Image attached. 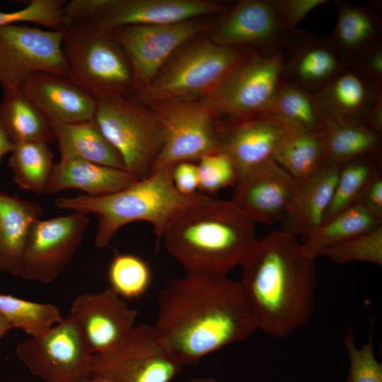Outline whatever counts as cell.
Wrapping results in <instances>:
<instances>
[{
    "label": "cell",
    "mask_w": 382,
    "mask_h": 382,
    "mask_svg": "<svg viewBox=\"0 0 382 382\" xmlns=\"http://www.w3.org/2000/svg\"><path fill=\"white\" fill-rule=\"evenodd\" d=\"M156 301V334L182 366L245 341L257 330L240 281L227 275L170 279Z\"/></svg>",
    "instance_id": "cell-1"
},
{
    "label": "cell",
    "mask_w": 382,
    "mask_h": 382,
    "mask_svg": "<svg viewBox=\"0 0 382 382\" xmlns=\"http://www.w3.org/2000/svg\"><path fill=\"white\" fill-rule=\"evenodd\" d=\"M16 355L45 382H78L90 377L92 354L69 317L42 335L20 342Z\"/></svg>",
    "instance_id": "cell-12"
},
{
    "label": "cell",
    "mask_w": 382,
    "mask_h": 382,
    "mask_svg": "<svg viewBox=\"0 0 382 382\" xmlns=\"http://www.w3.org/2000/svg\"><path fill=\"white\" fill-rule=\"evenodd\" d=\"M340 168L324 165L310 177L297 180L283 218L286 222L283 230L306 238L321 225L334 193Z\"/></svg>",
    "instance_id": "cell-22"
},
{
    "label": "cell",
    "mask_w": 382,
    "mask_h": 382,
    "mask_svg": "<svg viewBox=\"0 0 382 382\" xmlns=\"http://www.w3.org/2000/svg\"><path fill=\"white\" fill-rule=\"evenodd\" d=\"M217 2L203 0H72L65 12L70 20L91 19L111 31L131 25H165L224 13Z\"/></svg>",
    "instance_id": "cell-11"
},
{
    "label": "cell",
    "mask_w": 382,
    "mask_h": 382,
    "mask_svg": "<svg viewBox=\"0 0 382 382\" xmlns=\"http://www.w3.org/2000/svg\"><path fill=\"white\" fill-rule=\"evenodd\" d=\"M295 127L268 113L223 123L218 127L219 151L232 161L239 180L250 170L273 159L282 139Z\"/></svg>",
    "instance_id": "cell-19"
},
{
    "label": "cell",
    "mask_w": 382,
    "mask_h": 382,
    "mask_svg": "<svg viewBox=\"0 0 382 382\" xmlns=\"http://www.w3.org/2000/svg\"><path fill=\"white\" fill-rule=\"evenodd\" d=\"M47 144L38 141L14 144L8 166L21 187L37 194L45 193L54 166V154Z\"/></svg>",
    "instance_id": "cell-33"
},
{
    "label": "cell",
    "mask_w": 382,
    "mask_h": 382,
    "mask_svg": "<svg viewBox=\"0 0 382 382\" xmlns=\"http://www.w3.org/2000/svg\"><path fill=\"white\" fill-rule=\"evenodd\" d=\"M64 0H31L23 8L4 12L0 11V28L30 22L52 30H62L64 28L63 8Z\"/></svg>",
    "instance_id": "cell-38"
},
{
    "label": "cell",
    "mask_w": 382,
    "mask_h": 382,
    "mask_svg": "<svg viewBox=\"0 0 382 382\" xmlns=\"http://www.w3.org/2000/svg\"><path fill=\"white\" fill-rule=\"evenodd\" d=\"M14 147V143L8 138L0 120V164L2 158L11 153Z\"/></svg>",
    "instance_id": "cell-46"
},
{
    "label": "cell",
    "mask_w": 382,
    "mask_h": 382,
    "mask_svg": "<svg viewBox=\"0 0 382 382\" xmlns=\"http://www.w3.org/2000/svg\"><path fill=\"white\" fill-rule=\"evenodd\" d=\"M349 68L382 81V40L366 47L348 61Z\"/></svg>",
    "instance_id": "cell-42"
},
{
    "label": "cell",
    "mask_w": 382,
    "mask_h": 382,
    "mask_svg": "<svg viewBox=\"0 0 382 382\" xmlns=\"http://www.w3.org/2000/svg\"><path fill=\"white\" fill-rule=\"evenodd\" d=\"M359 203L372 216L382 221V173L369 184Z\"/></svg>",
    "instance_id": "cell-44"
},
{
    "label": "cell",
    "mask_w": 382,
    "mask_h": 382,
    "mask_svg": "<svg viewBox=\"0 0 382 382\" xmlns=\"http://www.w3.org/2000/svg\"><path fill=\"white\" fill-rule=\"evenodd\" d=\"M289 33L279 24L270 0H242L224 13L211 40L272 57L282 53Z\"/></svg>",
    "instance_id": "cell-16"
},
{
    "label": "cell",
    "mask_w": 382,
    "mask_h": 382,
    "mask_svg": "<svg viewBox=\"0 0 382 382\" xmlns=\"http://www.w3.org/2000/svg\"><path fill=\"white\" fill-rule=\"evenodd\" d=\"M382 225L359 203L323 223L302 243L304 251L316 260L327 248L347 241Z\"/></svg>",
    "instance_id": "cell-32"
},
{
    "label": "cell",
    "mask_w": 382,
    "mask_h": 382,
    "mask_svg": "<svg viewBox=\"0 0 382 382\" xmlns=\"http://www.w3.org/2000/svg\"><path fill=\"white\" fill-rule=\"evenodd\" d=\"M343 340L349 360V371L345 382H382V364L374 354V338L358 348L351 331H346Z\"/></svg>",
    "instance_id": "cell-39"
},
{
    "label": "cell",
    "mask_w": 382,
    "mask_h": 382,
    "mask_svg": "<svg viewBox=\"0 0 382 382\" xmlns=\"http://www.w3.org/2000/svg\"><path fill=\"white\" fill-rule=\"evenodd\" d=\"M182 366L161 344L153 325H135L110 349L92 355L90 376L106 382H170Z\"/></svg>",
    "instance_id": "cell-10"
},
{
    "label": "cell",
    "mask_w": 382,
    "mask_h": 382,
    "mask_svg": "<svg viewBox=\"0 0 382 382\" xmlns=\"http://www.w3.org/2000/svg\"><path fill=\"white\" fill-rule=\"evenodd\" d=\"M94 119L121 156L126 171L138 180L146 178L163 144L155 112L134 99L116 97L97 100Z\"/></svg>",
    "instance_id": "cell-7"
},
{
    "label": "cell",
    "mask_w": 382,
    "mask_h": 382,
    "mask_svg": "<svg viewBox=\"0 0 382 382\" xmlns=\"http://www.w3.org/2000/svg\"><path fill=\"white\" fill-rule=\"evenodd\" d=\"M282 55V78L316 93L346 68V57L329 37L303 30L290 32Z\"/></svg>",
    "instance_id": "cell-18"
},
{
    "label": "cell",
    "mask_w": 382,
    "mask_h": 382,
    "mask_svg": "<svg viewBox=\"0 0 382 382\" xmlns=\"http://www.w3.org/2000/svg\"><path fill=\"white\" fill-rule=\"evenodd\" d=\"M207 27L208 23L199 18L172 24L131 25L110 31L129 61L134 93L156 76L179 47Z\"/></svg>",
    "instance_id": "cell-14"
},
{
    "label": "cell",
    "mask_w": 382,
    "mask_h": 382,
    "mask_svg": "<svg viewBox=\"0 0 382 382\" xmlns=\"http://www.w3.org/2000/svg\"><path fill=\"white\" fill-rule=\"evenodd\" d=\"M138 311L110 286L85 293L72 302L68 317L76 325L88 350L103 353L122 341L135 326Z\"/></svg>",
    "instance_id": "cell-17"
},
{
    "label": "cell",
    "mask_w": 382,
    "mask_h": 382,
    "mask_svg": "<svg viewBox=\"0 0 382 382\" xmlns=\"http://www.w3.org/2000/svg\"><path fill=\"white\" fill-rule=\"evenodd\" d=\"M364 125L374 132L379 134H382V93L378 97Z\"/></svg>",
    "instance_id": "cell-45"
},
{
    "label": "cell",
    "mask_w": 382,
    "mask_h": 382,
    "mask_svg": "<svg viewBox=\"0 0 382 382\" xmlns=\"http://www.w3.org/2000/svg\"><path fill=\"white\" fill-rule=\"evenodd\" d=\"M137 180L124 170L79 158H60L54 166L45 193L75 188L88 195H105L122 190Z\"/></svg>",
    "instance_id": "cell-25"
},
{
    "label": "cell",
    "mask_w": 382,
    "mask_h": 382,
    "mask_svg": "<svg viewBox=\"0 0 382 382\" xmlns=\"http://www.w3.org/2000/svg\"><path fill=\"white\" fill-rule=\"evenodd\" d=\"M0 120L10 140L50 143L54 140L50 120L20 87L3 88Z\"/></svg>",
    "instance_id": "cell-29"
},
{
    "label": "cell",
    "mask_w": 382,
    "mask_h": 382,
    "mask_svg": "<svg viewBox=\"0 0 382 382\" xmlns=\"http://www.w3.org/2000/svg\"><path fill=\"white\" fill-rule=\"evenodd\" d=\"M320 255L339 264L363 262L382 265V225L323 250Z\"/></svg>",
    "instance_id": "cell-37"
},
{
    "label": "cell",
    "mask_w": 382,
    "mask_h": 382,
    "mask_svg": "<svg viewBox=\"0 0 382 382\" xmlns=\"http://www.w3.org/2000/svg\"><path fill=\"white\" fill-rule=\"evenodd\" d=\"M334 6L337 21L330 38L347 62L366 47L382 40L381 3L372 1L358 5L335 0Z\"/></svg>",
    "instance_id": "cell-26"
},
{
    "label": "cell",
    "mask_w": 382,
    "mask_h": 382,
    "mask_svg": "<svg viewBox=\"0 0 382 382\" xmlns=\"http://www.w3.org/2000/svg\"><path fill=\"white\" fill-rule=\"evenodd\" d=\"M282 80V55L262 57L254 52L241 61L204 98L214 116L223 123L265 113Z\"/></svg>",
    "instance_id": "cell-9"
},
{
    "label": "cell",
    "mask_w": 382,
    "mask_h": 382,
    "mask_svg": "<svg viewBox=\"0 0 382 382\" xmlns=\"http://www.w3.org/2000/svg\"><path fill=\"white\" fill-rule=\"evenodd\" d=\"M0 313L13 328L37 337L61 323V311L51 303H38L0 294Z\"/></svg>",
    "instance_id": "cell-35"
},
{
    "label": "cell",
    "mask_w": 382,
    "mask_h": 382,
    "mask_svg": "<svg viewBox=\"0 0 382 382\" xmlns=\"http://www.w3.org/2000/svg\"><path fill=\"white\" fill-rule=\"evenodd\" d=\"M381 93L382 81L348 67L329 81L315 96L324 110L364 124Z\"/></svg>",
    "instance_id": "cell-23"
},
{
    "label": "cell",
    "mask_w": 382,
    "mask_h": 382,
    "mask_svg": "<svg viewBox=\"0 0 382 382\" xmlns=\"http://www.w3.org/2000/svg\"><path fill=\"white\" fill-rule=\"evenodd\" d=\"M148 106L163 133L162 147L151 173L182 161H198L219 151L215 117L204 99L165 100Z\"/></svg>",
    "instance_id": "cell-8"
},
{
    "label": "cell",
    "mask_w": 382,
    "mask_h": 382,
    "mask_svg": "<svg viewBox=\"0 0 382 382\" xmlns=\"http://www.w3.org/2000/svg\"><path fill=\"white\" fill-rule=\"evenodd\" d=\"M277 18L286 32L296 30V25L307 15L328 2V0H270Z\"/></svg>",
    "instance_id": "cell-41"
},
{
    "label": "cell",
    "mask_w": 382,
    "mask_h": 382,
    "mask_svg": "<svg viewBox=\"0 0 382 382\" xmlns=\"http://www.w3.org/2000/svg\"><path fill=\"white\" fill-rule=\"evenodd\" d=\"M66 76L96 100L129 98L134 93L133 72L122 48L110 33L91 19H79L63 29Z\"/></svg>",
    "instance_id": "cell-5"
},
{
    "label": "cell",
    "mask_w": 382,
    "mask_h": 382,
    "mask_svg": "<svg viewBox=\"0 0 382 382\" xmlns=\"http://www.w3.org/2000/svg\"><path fill=\"white\" fill-rule=\"evenodd\" d=\"M162 239L187 274L213 276L241 266L258 241L255 222L232 199L210 197L180 212Z\"/></svg>",
    "instance_id": "cell-3"
},
{
    "label": "cell",
    "mask_w": 382,
    "mask_h": 382,
    "mask_svg": "<svg viewBox=\"0 0 382 382\" xmlns=\"http://www.w3.org/2000/svg\"><path fill=\"white\" fill-rule=\"evenodd\" d=\"M173 166L156 170L112 194L60 197L54 201V205L95 214L98 218L95 245L98 248L107 246L121 227L140 221L153 226L158 248L174 219L186 208L208 197L199 192L187 195L178 191L173 181Z\"/></svg>",
    "instance_id": "cell-4"
},
{
    "label": "cell",
    "mask_w": 382,
    "mask_h": 382,
    "mask_svg": "<svg viewBox=\"0 0 382 382\" xmlns=\"http://www.w3.org/2000/svg\"><path fill=\"white\" fill-rule=\"evenodd\" d=\"M87 214L38 219L32 226L20 277L42 284L53 282L71 261L89 225Z\"/></svg>",
    "instance_id": "cell-15"
},
{
    "label": "cell",
    "mask_w": 382,
    "mask_h": 382,
    "mask_svg": "<svg viewBox=\"0 0 382 382\" xmlns=\"http://www.w3.org/2000/svg\"><path fill=\"white\" fill-rule=\"evenodd\" d=\"M13 329L10 323L0 313V340ZM1 355V354H0Z\"/></svg>",
    "instance_id": "cell-47"
},
{
    "label": "cell",
    "mask_w": 382,
    "mask_h": 382,
    "mask_svg": "<svg viewBox=\"0 0 382 382\" xmlns=\"http://www.w3.org/2000/svg\"><path fill=\"white\" fill-rule=\"evenodd\" d=\"M63 30L12 24L0 28V84L20 87L35 72L66 74L62 54Z\"/></svg>",
    "instance_id": "cell-13"
},
{
    "label": "cell",
    "mask_w": 382,
    "mask_h": 382,
    "mask_svg": "<svg viewBox=\"0 0 382 382\" xmlns=\"http://www.w3.org/2000/svg\"><path fill=\"white\" fill-rule=\"evenodd\" d=\"M42 213L37 202L0 192V273L20 277L29 233Z\"/></svg>",
    "instance_id": "cell-24"
},
{
    "label": "cell",
    "mask_w": 382,
    "mask_h": 382,
    "mask_svg": "<svg viewBox=\"0 0 382 382\" xmlns=\"http://www.w3.org/2000/svg\"><path fill=\"white\" fill-rule=\"evenodd\" d=\"M20 88L50 120L78 123L95 117L97 100L65 76L35 72Z\"/></svg>",
    "instance_id": "cell-21"
},
{
    "label": "cell",
    "mask_w": 382,
    "mask_h": 382,
    "mask_svg": "<svg viewBox=\"0 0 382 382\" xmlns=\"http://www.w3.org/2000/svg\"><path fill=\"white\" fill-rule=\"evenodd\" d=\"M186 382H217L216 380L212 377L192 378Z\"/></svg>",
    "instance_id": "cell-48"
},
{
    "label": "cell",
    "mask_w": 382,
    "mask_h": 382,
    "mask_svg": "<svg viewBox=\"0 0 382 382\" xmlns=\"http://www.w3.org/2000/svg\"><path fill=\"white\" fill-rule=\"evenodd\" d=\"M273 160L298 181L313 175L325 165L323 129L293 128L279 144Z\"/></svg>",
    "instance_id": "cell-30"
},
{
    "label": "cell",
    "mask_w": 382,
    "mask_h": 382,
    "mask_svg": "<svg viewBox=\"0 0 382 382\" xmlns=\"http://www.w3.org/2000/svg\"><path fill=\"white\" fill-rule=\"evenodd\" d=\"M110 287L124 299H137L147 291L151 272L141 257L129 253H115L108 270Z\"/></svg>",
    "instance_id": "cell-36"
},
{
    "label": "cell",
    "mask_w": 382,
    "mask_h": 382,
    "mask_svg": "<svg viewBox=\"0 0 382 382\" xmlns=\"http://www.w3.org/2000/svg\"><path fill=\"white\" fill-rule=\"evenodd\" d=\"M315 260L297 236L285 230L258 239L241 265L240 281L257 330L284 338L311 320L316 304Z\"/></svg>",
    "instance_id": "cell-2"
},
{
    "label": "cell",
    "mask_w": 382,
    "mask_h": 382,
    "mask_svg": "<svg viewBox=\"0 0 382 382\" xmlns=\"http://www.w3.org/2000/svg\"><path fill=\"white\" fill-rule=\"evenodd\" d=\"M173 184L180 193L192 195L199 187L197 164L192 161H182L175 163L173 170Z\"/></svg>",
    "instance_id": "cell-43"
},
{
    "label": "cell",
    "mask_w": 382,
    "mask_h": 382,
    "mask_svg": "<svg viewBox=\"0 0 382 382\" xmlns=\"http://www.w3.org/2000/svg\"><path fill=\"white\" fill-rule=\"evenodd\" d=\"M50 121L61 158H79L126 170L121 156L104 137L94 118L78 123Z\"/></svg>",
    "instance_id": "cell-27"
},
{
    "label": "cell",
    "mask_w": 382,
    "mask_h": 382,
    "mask_svg": "<svg viewBox=\"0 0 382 382\" xmlns=\"http://www.w3.org/2000/svg\"><path fill=\"white\" fill-rule=\"evenodd\" d=\"M265 113L303 129H322V112L315 94L282 78L271 105Z\"/></svg>",
    "instance_id": "cell-34"
},
{
    "label": "cell",
    "mask_w": 382,
    "mask_h": 382,
    "mask_svg": "<svg viewBox=\"0 0 382 382\" xmlns=\"http://www.w3.org/2000/svg\"><path fill=\"white\" fill-rule=\"evenodd\" d=\"M297 180L273 159L250 170L235 185L232 200L255 223L282 220Z\"/></svg>",
    "instance_id": "cell-20"
},
{
    "label": "cell",
    "mask_w": 382,
    "mask_h": 382,
    "mask_svg": "<svg viewBox=\"0 0 382 382\" xmlns=\"http://www.w3.org/2000/svg\"><path fill=\"white\" fill-rule=\"evenodd\" d=\"M320 110L325 139V165L340 166L361 156L381 151V134L359 121Z\"/></svg>",
    "instance_id": "cell-28"
},
{
    "label": "cell",
    "mask_w": 382,
    "mask_h": 382,
    "mask_svg": "<svg viewBox=\"0 0 382 382\" xmlns=\"http://www.w3.org/2000/svg\"><path fill=\"white\" fill-rule=\"evenodd\" d=\"M380 174L381 151L361 156L340 165L334 193L323 223L359 204L367 187Z\"/></svg>",
    "instance_id": "cell-31"
},
{
    "label": "cell",
    "mask_w": 382,
    "mask_h": 382,
    "mask_svg": "<svg viewBox=\"0 0 382 382\" xmlns=\"http://www.w3.org/2000/svg\"><path fill=\"white\" fill-rule=\"evenodd\" d=\"M78 382H106V381L100 377L90 376V377L83 378Z\"/></svg>",
    "instance_id": "cell-49"
},
{
    "label": "cell",
    "mask_w": 382,
    "mask_h": 382,
    "mask_svg": "<svg viewBox=\"0 0 382 382\" xmlns=\"http://www.w3.org/2000/svg\"><path fill=\"white\" fill-rule=\"evenodd\" d=\"M198 162V189L201 191L214 193L236 185L238 171L225 154L218 151L208 154L202 157Z\"/></svg>",
    "instance_id": "cell-40"
},
{
    "label": "cell",
    "mask_w": 382,
    "mask_h": 382,
    "mask_svg": "<svg viewBox=\"0 0 382 382\" xmlns=\"http://www.w3.org/2000/svg\"><path fill=\"white\" fill-rule=\"evenodd\" d=\"M246 48L226 47L210 40H189L179 47L156 76L136 93L149 104L205 98L248 54Z\"/></svg>",
    "instance_id": "cell-6"
}]
</instances>
